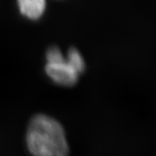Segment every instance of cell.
Segmentation results:
<instances>
[{
    "instance_id": "obj_1",
    "label": "cell",
    "mask_w": 156,
    "mask_h": 156,
    "mask_svg": "<svg viewBox=\"0 0 156 156\" xmlns=\"http://www.w3.org/2000/svg\"><path fill=\"white\" fill-rule=\"evenodd\" d=\"M27 146L34 156H68L69 147L63 126L52 117L36 115L29 122Z\"/></svg>"
},
{
    "instance_id": "obj_2",
    "label": "cell",
    "mask_w": 156,
    "mask_h": 156,
    "mask_svg": "<svg viewBox=\"0 0 156 156\" xmlns=\"http://www.w3.org/2000/svg\"><path fill=\"white\" fill-rule=\"evenodd\" d=\"M45 73L56 85L70 87L75 85L80 75L67 61L62 51L56 46H51L46 53Z\"/></svg>"
},
{
    "instance_id": "obj_3",
    "label": "cell",
    "mask_w": 156,
    "mask_h": 156,
    "mask_svg": "<svg viewBox=\"0 0 156 156\" xmlns=\"http://www.w3.org/2000/svg\"><path fill=\"white\" fill-rule=\"evenodd\" d=\"M16 4L20 14L32 21L41 18L47 7L46 0H16Z\"/></svg>"
},
{
    "instance_id": "obj_4",
    "label": "cell",
    "mask_w": 156,
    "mask_h": 156,
    "mask_svg": "<svg viewBox=\"0 0 156 156\" xmlns=\"http://www.w3.org/2000/svg\"><path fill=\"white\" fill-rule=\"evenodd\" d=\"M66 59L77 73L80 75L85 69V62L80 52L75 48H70L68 50Z\"/></svg>"
}]
</instances>
